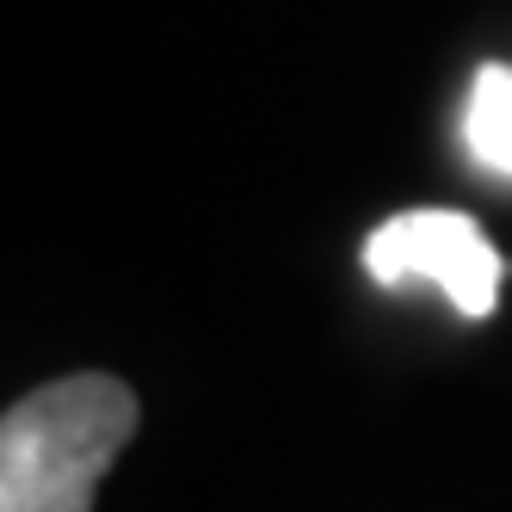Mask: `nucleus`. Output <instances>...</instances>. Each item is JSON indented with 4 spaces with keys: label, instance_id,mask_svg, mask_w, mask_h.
I'll list each match as a JSON object with an SVG mask.
<instances>
[{
    "label": "nucleus",
    "instance_id": "f257e3e1",
    "mask_svg": "<svg viewBox=\"0 0 512 512\" xmlns=\"http://www.w3.org/2000/svg\"><path fill=\"white\" fill-rule=\"evenodd\" d=\"M130 438L136 395L105 371L19 395L0 420V512H93L105 469Z\"/></svg>",
    "mask_w": 512,
    "mask_h": 512
},
{
    "label": "nucleus",
    "instance_id": "f03ea898",
    "mask_svg": "<svg viewBox=\"0 0 512 512\" xmlns=\"http://www.w3.org/2000/svg\"><path fill=\"white\" fill-rule=\"evenodd\" d=\"M364 272L383 290L438 284L457 315L482 321L500 303V247L463 210H401L364 241Z\"/></svg>",
    "mask_w": 512,
    "mask_h": 512
},
{
    "label": "nucleus",
    "instance_id": "7ed1b4c3",
    "mask_svg": "<svg viewBox=\"0 0 512 512\" xmlns=\"http://www.w3.org/2000/svg\"><path fill=\"white\" fill-rule=\"evenodd\" d=\"M463 142L482 167L512 179V62L475 68V87L463 105Z\"/></svg>",
    "mask_w": 512,
    "mask_h": 512
}]
</instances>
